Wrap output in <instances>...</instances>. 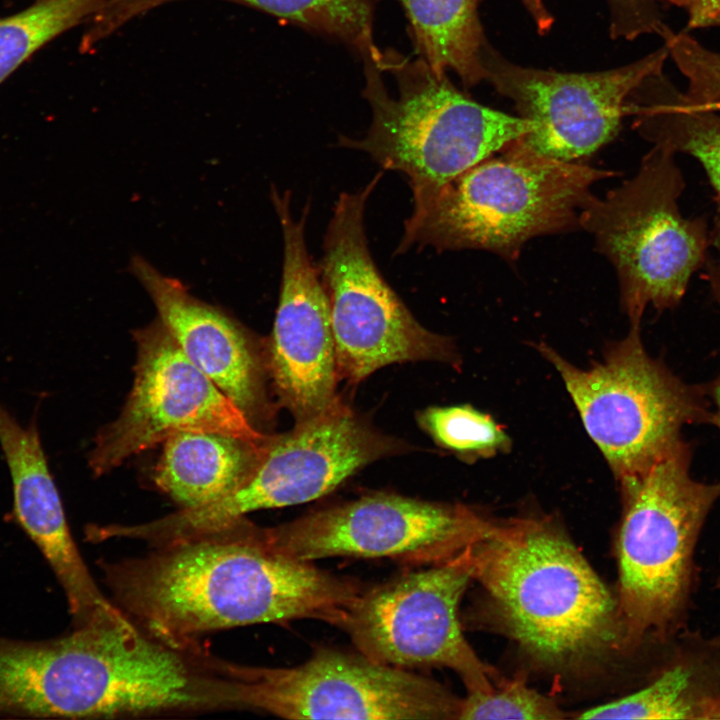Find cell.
Listing matches in <instances>:
<instances>
[{
  "mask_svg": "<svg viewBox=\"0 0 720 720\" xmlns=\"http://www.w3.org/2000/svg\"><path fill=\"white\" fill-rule=\"evenodd\" d=\"M469 556L500 627L540 666L577 672L625 653L616 597L551 521L494 520Z\"/></svg>",
  "mask_w": 720,
  "mask_h": 720,
  "instance_id": "7a4b0ae2",
  "label": "cell"
},
{
  "mask_svg": "<svg viewBox=\"0 0 720 720\" xmlns=\"http://www.w3.org/2000/svg\"><path fill=\"white\" fill-rule=\"evenodd\" d=\"M471 580L467 548L446 562L363 588L340 629L373 661L407 670L448 668L467 692L487 691L499 674L468 643L459 617Z\"/></svg>",
  "mask_w": 720,
  "mask_h": 720,
  "instance_id": "30bf717a",
  "label": "cell"
},
{
  "mask_svg": "<svg viewBox=\"0 0 720 720\" xmlns=\"http://www.w3.org/2000/svg\"><path fill=\"white\" fill-rule=\"evenodd\" d=\"M376 432L342 401L326 412L296 422L272 436L252 475L238 488L186 513L189 527L205 533L245 514L320 498L363 466L401 449Z\"/></svg>",
  "mask_w": 720,
  "mask_h": 720,
  "instance_id": "4fadbf2b",
  "label": "cell"
},
{
  "mask_svg": "<svg viewBox=\"0 0 720 720\" xmlns=\"http://www.w3.org/2000/svg\"><path fill=\"white\" fill-rule=\"evenodd\" d=\"M418 421L439 446L463 459L495 456L511 446L502 427L470 405L430 407Z\"/></svg>",
  "mask_w": 720,
  "mask_h": 720,
  "instance_id": "cb8c5ba5",
  "label": "cell"
},
{
  "mask_svg": "<svg viewBox=\"0 0 720 720\" xmlns=\"http://www.w3.org/2000/svg\"><path fill=\"white\" fill-rule=\"evenodd\" d=\"M107 1L37 0L0 18V83L53 38L91 20Z\"/></svg>",
  "mask_w": 720,
  "mask_h": 720,
  "instance_id": "7402d4cb",
  "label": "cell"
},
{
  "mask_svg": "<svg viewBox=\"0 0 720 720\" xmlns=\"http://www.w3.org/2000/svg\"><path fill=\"white\" fill-rule=\"evenodd\" d=\"M537 349L561 376L617 480L680 442L685 425L709 417L701 392L647 354L640 327L631 326L589 369L574 366L546 344Z\"/></svg>",
  "mask_w": 720,
  "mask_h": 720,
  "instance_id": "ba28073f",
  "label": "cell"
},
{
  "mask_svg": "<svg viewBox=\"0 0 720 720\" xmlns=\"http://www.w3.org/2000/svg\"><path fill=\"white\" fill-rule=\"evenodd\" d=\"M353 44L361 53L375 46L370 0H233Z\"/></svg>",
  "mask_w": 720,
  "mask_h": 720,
  "instance_id": "603a6c76",
  "label": "cell"
},
{
  "mask_svg": "<svg viewBox=\"0 0 720 720\" xmlns=\"http://www.w3.org/2000/svg\"><path fill=\"white\" fill-rule=\"evenodd\" d=\"M421 58L438 76L454 71L466 86L486 79L478 0H399Z\"/></svg>",
  "mask_w": 720,
  "mask_h": 720,
  "instance_id": "ffe728a7",
  "label": "cell"
},
{
  "mask_svg": "<svg viewBox=\"0 0 720 720\" xmlns=\"http://www.w3.org/2000/svg\"><path fill=\"white\" fill-rule=\"evenodd\" d=\"M667 56L664 46L619 68L564 73L518 66L487 48L484 63L486 79L534 124L517 140L543 156L577 162L616 135L627 97L660 75Z\"/></svg>",
  "mask_w": 720,
  "mask_h": 720,
  "instance_id": "5bb4252c",
  "label": "cell"
},
{
  "mask_svg": "<svg viewBox=\"0 0 720 720\" xmlns=\"http://www.w3.org/2000/svg\"><path fill=\"white\" fill-rule=\"evenodd\" d=\"M113 603L175 644L237 626L315 619L341 628L362 585L273 548L240 518L143 556L104 561Z\"/></svg>",
  "mask_w": 720,
  "mask_h": 720,
  "instance_id": "6da1fadb",
  "label": "cell"
},
{
  "mask_svg": "<svg viewBox=\"0 0 720 720\" xmlns=\"http://www.w3.org/2000/svg\"><path fill=\"white\" fill-rule=\"evenodd\" d=\"M269 438L255 444L216 432H176L163 442L154 482L182 508L211 503L248 480Z\"/></svg>",
  "mask_w": 720,
  "mask_h": 720,
  "instance_id": "d6986e66",
  "label": "cell"
},
{
  "mask_svg": "<svg viewBox=\"0 0 720 720\" xmlns=\"http://www.w3.org/2000/svg\"><path fill=\"white\" fill-rule=\"evenodd\" d=\"M492 524L464 505L375 493L262 531L273 548L300 561L389 558L433 565L455 558L484 538Z\"/></svg>",
  "mask_w": 720,
  "mask_h": 720,
  "instance_id": "8fae6325",
  "label": "cell"
},
{
  "mask_svg": "<svg viewBox=\"0 0 720 720\" xmlns=\"http://www.w3.org/2000/svg\"><path fill=\"white\" fill-rule=\"evenodd\" d=\"M675 157L654 145L631 179L603 198L594 196L579 216V226L615 268L634 327L646 307L661 311L681 302L711 246L706 218L681 212L685 179Z\"/></svg>",
  "mask_w": 720,
  "mask_h": 720,
  "instance_id": "8992f818",
  "label": "cell"
},
{
  "mask_svg": "<svg viewBox=\"0 0 720 720\" xmlns=\"http://www.w3.org/2000/svg\"><path fill=\"white\" fill-rule=\"evenodd\" d=\"M0 445L16 518L62 586L74 628L120 618L123 611L98 588L72 538L35 421L22 425L1 402Z\"/></svg>",
  "mask_w": 720,
  "mask_h": 720,
  "instance_id": "2e32d148",
  "label": "cell"
},
{
  "mask_svg": "<svg viewBox=\"0 0 720 720\" xmlns=\"http://www.w3.org/2000/svg\"><path fill=\"white\" fill-rule=\"evenodd\" d=\"M382 174L339 195L317 264L329 301L338 377L352 384L393 363L456 361L449 339L414 318L370 253L364 212Z\"/></svg>",
  "mask_w": 720,
  "mask_h": 720,
  "instance_id": "52a82bcc",
  "label": "cell"
},
{
  "mask_svg": "<svg viewBox=\"0 0 720 720\" xmlns=\"http://www.w3.org/2000/svg\"><path fill=\"white\" fill-rule=\"evenodd\" d=\"M534 22L539 32H546L550 29L553 18L548 12L542 0H521Z\"/></svg>",
  "mask_w": 720,
  "mask_h": 720,
  "instance_id": "f546056e",
  "label": "cell"
},
{
  "mask_svg": "<svg viewBox=\"0 0 720 720\" xmlns=\"http://www.w3.org/2000/svg\"><path fill=\"white\" fill-rule=\"evenodd\" d=\"M660 649L661 665L645 684L576 718L720 720V634L688 626Z\"/></svg>",
  "mask_w": 720,
  "mask_h": 720,
  "instance_id": "ac0fdd59",
  "label": "cell"
},
{
  "mask_svg": "<svg viewBox=\"0 0 720 720\" xmlns=\"http://www.w3.org/2000/svg\"><path fill=\"white\" fill-rule=\"evenodd\" d=\"M638 107V128L654 145L687 154L704 169L720 210V115L690 104L683 94H671Z\"/></svg>",
  "mask_w": 720,
  "mask_h": 720,
  "instance_id": "44dd1931",
  "label": "cell"
},
{
  "mask_svg": "<svg viewBox=\"0 0 720 720\" xmlns=\"http://www.w3.org/2000/svg\"><path fill=\"white\" fill-rule=\"evenodd\" d=\"M568 714L520 678L498 679L487 691H470L461 699L458 720H555Z\"/></svg>",
  "mask_w": 720,
  "mask_h": 720,
  "instance_id": "d4e9b609",
  "label": "cell"
},
{
  "mask_svg": "<svg viewBox=\"0 0 720 720\" xmlns=\"http://www.w3.org/2000/svg\"><path fill=\"white\" fill-rule=\"evenodd\" d=\"M236 708L287 719L458 720L461 699L435 679L362 653L319 647L294 667L221 659Z\"/></svg>",
  "mask_w": 720,
  "mask_h": 720,
  "instance_id": "9c48e42d",
  "label": "cell"
},
{
  "mask_svg": "<svg viewBox=\"0 0 720 720\" xmlns=\"http://www.w3.org/2000/svg\"><path fill=\"white\" fill-rule=\"evenodd\" d=\"M677 6L687 9L688 13H692L699 6L701 0H667Z\"/></svg>",
  "mask_w": 720,
  "mask_h": 720,
  "instance_id": "4dcf8cb0",
  "label": "cell"
},
{
  "mask_svg": "<svg viewBox=\"0 0 720 720\" xmlns=\"http://www.w3.org/2000/svg\"><path fill=\"white\" fill-rule=\"evenodd\" d=\"M703 268L704 278L708 282L713 297L720 307V236L714 241ZM714 401L716 405L714 418L720 425V378L714 388Z\"/></svg>",
  "mask_w": 720,
  "mask_h": 720,
  "instance_id": "83f0119b",
  "label": "cell"
},
{
  "mask_svg": "<svg viewBox=\"0 0 720 720\" xmlns=\"http://www.w3.org/2000/svg\"><path fill=\"white\" fill-rule=\"evenodd\" d=\"M618 482L623 516L616 601L624 652L634 654L688 627L696 548L720 498V481L694 479L689 447L681 440Z\"/></svg>",
  "mask_w": 720,
  "mask_h": 720,
  "instance_id": "3957f363",
  "label": "cell"
},
{
  "mask_svg": "<svg viewBox=\"0 0 720 720\" xmlns=\"http://www.w3.org/2000/svg\"><path fill=\"white\" fill-rule=\"evenodd\" d=\"M134 338L133 387L119 417L96 438L89 459L95 475L111 471L176 432H216L255 444L268 440L187 358L158 318L136 330Z\"/></svg>",
  "mask_w": 720,
  "mask_h": 720,
  "instance_id": "7c38bea8",
  "label": "cell"
},
{
  "mask_svg": "<svg viewBox=\"0 0 720 720\" xmlns=\"http://www.w3.org/2000/svg\"><path fill=\"white\" fill-rule=\"evenodd\" d=\"M171 0H108L92 18L88 41H96L113 33L127 21Z\"/></svg>",
  "mask_w": 720,
  "mask_h": 720,
  "instance_id": "4316f807",
  "label": "cell"
},
{
  "mask_svg": "<svg viewBox=\"0 0 720 720\" xmlns=\"http://www.w3.org/2000/svg\"><path fill=\"white\" fill-rule=\"evenodd\" d=\"M128 270L148 293L158 319L187 358L251 421L263 409L264 397L259 362L243 328L142 256H133Z\"/></svg>",
  "mask_w": 720,
  "mask_h": 720,
  "instance_id": "e0dca14e",
  "label": "cell"
},
{
  "mask_svg": "<svg viewBox=\"0 0 720 720\" xmlns=\"http://www.w3.org/2000/svg\"><path fill=\"white\" fill-rule=\"evenodd\" d=\"M284 253L279 303L270 339L268 369L280 404L296 422L320 415L341 400L328 297L305 240L309 202L292 217L291 193L271 186Z\"/></svg>",
  "mask_w": 720,
  "mask_h": 720,
  "instance_id": "9a60e30c",
  "label": "cell"
},
{
  "mask_svg": "<svg viewBox=\"0 0 720 720\" xmlns=\"http://www.w3.org/2000/svg\"><path fill=\"white\" fill-rule=\"evenodd\" d=\"M720 23V0H701L698 8L689 16V26L704 27Z\"/></svg>",
  "mask_w": 720,
  "mask_h": 720,
  "instance_id": "f1b7e54d",
  "label": "cell"
},
{
  "mask_svg": "<svg viewBox=\"0 0 720 720\" xmlns=\"http://www.w3.org/2000/svg\"><path fill=\"white\" fill-rule=\"evenodd\" d=\"M368 54L392 76L395 90L389 91L377 64L363 55L371 125L363 138L341 136L339 145L406 175L413 197L439 189L534 127L472 100L422 58L411 61L379 49Z\"/></svg>",
  "mask_w": 720,
  "mask_h": 720,
  "instance_id": "5b68a950",
  "label": "cell"
},
{
  "mask_svg": "<svg viewBox=\"0 0 720 720\" xmlns=\"http://www.w3.org/2000/svg\"><path fill=\"white\" fill-rule=\"evenodd\" d=\"M665 47L688 81L684 98L692 105L720 111V52L704 47L690 35L661 27Z\"/></svg>",
  "mask_w": 720,
  "mask_h": 720,
  "instance_id": "484cf974",
  "label": "cell"
},
{
  "mask_svg": "<svg viewBox=\"0 0 720 720\" xmlns=\"http://www.w3.org/2000/svg\"><path fill=\"white\" fill-rule=\"evenodd\" d=\"M439 189L413 197L395 254L479 249L513 261L534 237L579 226L592 186L613 172L543 156L517 139Z\"/></svg>",
  "mask_w": 720,
  "mask_h": 720,
  "instance_id": "277c9868",
  "label": "cell"
}]
</instances>
